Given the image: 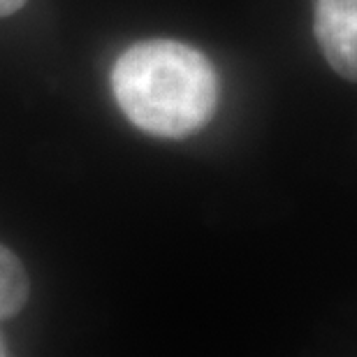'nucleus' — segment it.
Instances as JSON below:
<instances>
[{
    "label": "nucleus",
    "mask_w": 357,
    "mask_h": 357,
    "mask_svg": "<svg viewBox=\"0 0 357 357\" xmlns=\"http://www.w3.org/2000/svg\"><path fill=\"white\" fill-rule=\"evenodd\" d=\"M114 98L142 132L183 139L213 116L218 79L204 54L176 40L128 47L112 70Z\"/></svg>",
    "instance_id": "obj_1"
},
{
    "label": "nucleus",
    "mask_w": 357,
    "mask_h": 357,
    "mask_svg": "<svg viewBox=\"0 0 357 357\" xmlns=\"http://www.w3.org/2000/svg\"><path fill=\"white\" fill-rule=\"evenodd\" d=\"M316 38L334 73L357 82V0H316Z\"/></svg>",
    "instance_id": "obj_2"
},
{
    "label": "nucleus",
    "mask_w": 357,
    "mask_h": 357,
    "mask_svg": "<svg viewBox=\"0 0 357 357\" xmlns=\"http://www.w3.org/2000/svg\"><path fill=\"white\" fill-rule=\"evenodd\" d=\"M26 3L28 0H0V19L10 17V14H17Z\"/></svg>",
    "instance_id": "obj_4"
},
{
    "label": "nucleus",
    "mask_w": 357,
    "mask_h": 357,
    "mask_svg": "<svg viewBox=\"0 0 357 357\" xmlns=\"http://www.w3.org/2000/svg\"><path fill=\"white\" fill-rule=\"evenodd\" d=\"M7 355V344H5V339L0 337V357H5Z\"/></svg>",
    "instance_id": "obj_5"
},
{
    "label": "nucleus",
    "mask_w": 357,
    "mask_h": 357,
    "mask_svg": "<svg viewBox=\"0 0 357 357\" xmlns=\"http://www.w3.org/2000/svg\"><path fill=\"white\" fill-rule=\"evenodd\" d=\"M31 297V278L19 255L0 244V320L14 318Z\"/></svg>",
    "instance_id": "obj_3"
}]
</instances>
